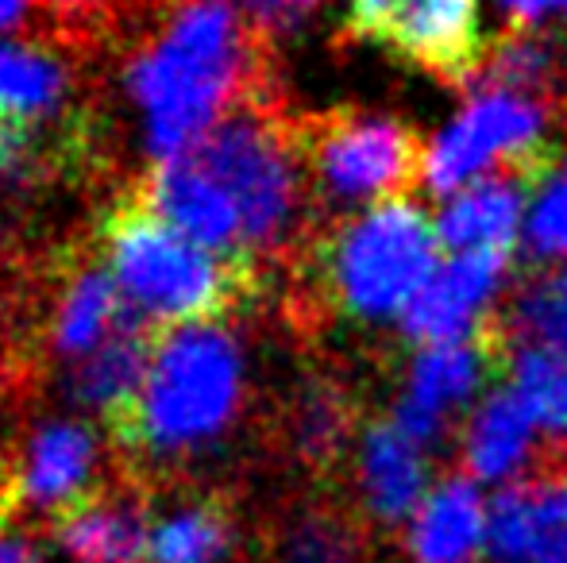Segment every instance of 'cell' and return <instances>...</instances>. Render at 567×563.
<instances>
[{
    "label": "cell",
    "mask_w": 567,
    "mask_h": 563,
    "mask_svg": "<svg viewBox=\"0 0 567 563\" xmlns=\"http://www.w3.org/2000/svg\"><path fill=\"white\" fill-rule=\"evenodd\" d=\"M267 43L231 0H171L124 66L147 155H186L236 108L267 97Z\"/></svg>",
    "instance_id": "cell-1"
},
{
    "label": "cell",
    "mask_w": 567,
    "mask_h": 563,
    "mask_svg": "<svg viewBox=\"0 0 567 563\" xmlns=\"http://www.w3.org/2000/svg\"><path fill=\"white\" fill-rule=\"evenodd\" d=\"M247 363L225 321L178 324L155 336L140 398L109 425L132 471H174L209 451L244 414Z\"/></svg>",
    "instance_id": "cell-2"
},
{
    "label": "cell",
    "mask_w": 567,
    "mask_h": 563,
    "mask_svg": "<svg viewBox=\"0 0 567 563\" xmlns=\"http://www.w3.org/2000/svg\"><path fill=\"white\" fill-rule=\"evenodd\" d=\"M101 259L127 316L155 336L178 324L225 321L259 290V267L251 259H228L194 243L166 225L143 194L124 197L109 212Z\"/></svg>",
    "instance_id": "cell-3"
},
{
    "label": "cell",
    "mask_w": 567,
    "mask_h": 563,
    "mask_svg": "<svg viewBox=\"0 0 567 563\" xmlns=\"http://www.w3.org/2000/svg\"><path fill=\"white\" fill-rule=\"evenodd\" d=\"M186 155L231 197L251 259L278 256L301 240L313 178L301 155L298 121H282L270 97L236 108Z\"/></svg>",
    "instance_id": "cell-4"
},
{
    "label": "cell",
    "mask_w": 567,
    "mask_h": 563,
    "mask_svg": "<svg viewBox=\"0 0 567 563\" xmlns=\"http://www.w3.org/2000/svg\"><path fill=\"white\" fill-rule=\"evenodd\" d=\"M436 225L410 201H386L340 220L313 248L324 305L355 324L405 316L436 274Z\"/></svg>",
    "instance_id": "cell-5"
},
{
    "label": "cell",
    "mask_w": 567,
    "mask_h": 563,
    "mask_svg": "<svg viewBox=\"0 0 567 563\" xmlns=\"http://www.w3.org/2000/svg\"><path fill=\"white\" fill-rule=\"evenodd\" d=\"M560 163V143L548 136L545 97L478 85L449 128L429 143L425 181L433 194H460L483 170H494L517 174L540 189Z\"/></svg>",
    "instance_id": "cell-6"
},
{
    "label": "cell",
    "mask_w": 567,
    "mask_h": 563,
    "mask_svg": "<svg viewBox=\"0 0 567 563\" xmlns=\"http://www.w3.org/2000/svg\"><path fill=\"white\" fill-rule=\"evenodd\" d=\"M313 189L324 205H386L425 181L429 147L405 121L367 108H329L298 121Z\"/></svg>",
    "instance_id": "cell-7"
},
{
    "label": "cell",
    "mask_w": 567,
    "mask_h": 563,
    "mask_svg": "<svg viewBox=\"0 0 567 563\" xmlns=\"http://www.w3.org/2000/svg\"><path fill=\"white\" fill-rule=\"evenodd\" d=\"M343 31L444 85H471L491 54L478 0H348Z\"/></svg>",
    "instance_id": "cell-8"
},
{
    "label": "cell",
    "mask_w": 567,
    "mask_h": 563,
    "mask_svg": "<svg viewBox=\"0 0 567 563\" xmlns=\"http://www.w3.org/2000/svg\"><path fill=\"white\" fill-rule=\"evenodd\" d=\"M509 332L498 316L483 324L475 336L455 340V344H433L421 347L405 375V390L398 398L394 421L402 425L405 436L425 448L441 444L452 428V417L463 409V402L486 383L509 367Z\"/></svg>",
    "instance_id": "cell-9"
},
{
    "label": "cell",
    "mask_w": 567,
    "mask_h": 563,
    "mask_svg": "<svg viewBox=\"0 0 567 563\" xmlns=\"http://www.w3.org/2000/svg\"><path fill=\"white\" fill-rule=\"evenodd\" d=\"M101 436L90 421L51 417L35 425L12 471L16 505L39 518H66L70 510L97 494L101 482Z\"/></svg>",
    "instance_id": "cell-10"
},
{
    "label": "cell",
    "mask_w": 567,
    "mask_h": 563,
    "mask_svg": "<svg viewBox=\"0 0 567 563\" xmlns=\"http://www.w3.org/2000/svg\"><path fill=\"white\" fill-rule=\"evenodd\" d=\"M514 251H467L436 267L433 282L402 316V336L421 347L467 340L491 321V298L502 290Z\"/></svg>",
    "instance_id": "cell-11"
},
{
    "label": "cell",
    "mask_w": 567,
    "mask_h": 563,
    "mask_svg": "<svg viewBox=\"0 0 567 563\" xmlns=\"http://www.w3.org/2000/svg\"><path fill=\"white\" fill-rule=\"evenodd\" d=\"M140 194L147 197V205L166 225H174L194 243H202V248L228 259H251L244 251V225H239V212L231 205V197L189 155L166 158V163L151 166Z\"/></svg>",
    "instance_id": "cell-12"
},
{
    "label": "cell",
    "mask_w": 567,
    "mask_h": 563,
    "mask_svg": "<svg viewBox=\"0 0 567 563\" xmlns=\"http://www.w3.org/2000/svg\"><path fill=\"white\" fill-rule=\"evenodd\" d=\"M567 549V475L560 463L502 487L491 505L486 552L498 563H537Z\"/></svg>",
    "instance_id": "cell-13"
},
{
    "label": "cell",
    "mask_w": 567,
    "mask_h": 563,
    "mask_svg": "<svg viewBox=\"0 0 567 563\" xmlns=\"http://www.w3.org/2000/svg\"><path fill=\"white\" fill-rule=\"evenodd\" d=\"M151 502L143 482L101 487L78 510L54 521L59 549L74 563H147L151 556Z\"/></svg>",
    "instance_id": "cell-14"
},
{
    "label": "cell",
    "mask_w": 567,
    "mask_h": 563,
    "mask_svg": "<svg viewBox=\"0 0 567 563\" xmlns=\"http://www.w3.org/2000/svg\"><path fill=\"white\" fill-rule=\"evenodd\" d=\"M359 502L379 525H398L413 518L429 494V463L421 444L402 432L394 417H374L359 428L355 451Z\"/></svg>",
    "instance_id": "cell-15"
},
{
    "label": "cell",
    "mask_w": 567,
    "mask_h": 563,
    "mask_svg": "<svg viewBox=\"0 0 567 563\" xmlns=\"http://www.w3.org/2000/svg\"><path fill=\"white\" fill-rule=\"evenodd\" d=\"M491 510L471 475H444L405 529L413 563H475L486 549Z\"/></svg>",
    "instance_id": "cell-16"
},
{
    "label": "cell",
    "mask_w": 567,
    "mask_h": 563,
    "mask_svg": "<svg viewBox=\"0 0 567 563\" xmlns=\"http://www.w3.org/2000/svg\"><path fill=\"white\" fill-rule=\"evenodd\" d=\"M70 93L74 77L59 51L0 39V128L39 143L54 121L66 116Z\"/></svg>",
    "instance_id": "cell-17"
},
{
    "label": "cell",
    "mask_w": 567,
    "mask_h": 563,
    "mask_svg": "<svg viewBox=\"0 0 567 563\" xmlns=\"http://www.w3.org/2000/svg\"><path fill=\"white\" fill-rule=\"evenodd\" d=\"M529 194L533 186L517 174H491V178L463 186L460 194L449 197L436 220L441 248H449L452 256L514 251Z\"/></svg>",
    "instance_id": "cell-18"
},
{
    "label": "cell",
    "mask_w": 567,
    "mask_h": 563,
    "mask_svg": "<svg viewBox=\"0 0 567 563\" xmlns=\"http://www.w3.org/2000/svg\"><path fill=\"white\" fill-rule=\"evenodd\" d=\"M151 352H155V332H147L140 321H127L93 355L70 363L66 398L74 406L90 409L93 417H101L109 428L140 398V386L151 367Z\"/></svg>",
    "instance_id": "cell-19"
},
{
    "label": "cell",
    "mask_w": 567,
    "mask_h": 563,
    "mask_svg": "<svg viewBox=\"0 0 567 563\" xmlns=\"http://www.w3.org/2000/svg\"><path fill=\"white\" fill-rule=\"evenodd\" d=\"M529 409L522 406L509 386H494L478 409L463 425L460 440V463L475 482H502L509 475L525 471L537 440Z\"/></svg>",
    "instance_id": "cell-20"
},
{
    "label": "cell",
    "mask_w": 567,
    "mask_h": 563,
    "mask_svg": "<svg viewBox=\"0 0 567 563\" xmlns=\"http://www.w3.org/2000/svg\"><path fill=\"white\" fill-rule=\"evenodd\" d=\"M236 510L220 494H182L155 505L147 563H220L236 549Z\"/></svg>",
    "instance_id": "cell-21"
},
{
    "label": "cell",
    "mask_w": 567,
    "mask_h": 563,
    "mask_svg": "<svg viewBox=\"0 0 567 563\" xmlns=\"http://www.w3.org/2000/svg\"><path fill=\"white\" fill-rule=\"evenodd\" d=\"M127 321L132 316H127L113 274L105 267H82L59 293L51 321V352L66 363H78L97 352L105 340H113Z\"/></svg>",
    "instance_id": "cell-22"
},
{
    "label": "cell",
    "mask_w": 567,
    "mask_h": 563,
    "mask_svg": "<svg viewBox=\"0 0 567 563\" xmlns=\"http://www.w3.org/2000/svg\"><path fill=\"white\" fill-rule=\"evenodd\" d=\"M267 563H371L359 521L337 502H301L278 518Z\"/></svg>",
    "instance_id": "cell-23"
},
{
    "label": "cell",
    "mask_w": 567,
    "mask_h": 563,
    "mask_svg": "<svg viewBox=\"0 0 567 563\" xmlns=\"http://www.w3.org/2000/svg\"><path fill=\"white\" fill-rule=\"evenodd\" d=\"M351 428H355V406H351L348 390L329 378L306 383L286 406V444L309 471L337 467L351 440Z\"/></svg>",
    "instance_id": "cell-24"
},
{
    "label": "cell",
    "mask_w": 567,
    "mask_h": 563,
    "mask_svg": "<svg viewBox=\"0 0 567 563\" xmlns=\"http://www.w3.org/2000/svg\"><path fill=\"white\" fill-rule=\"evenodd\" d=\"M509 390L529 409L537 432L567 436V355L525 344L509 359Z\"/></svg>",
    "instance_id": "cell-25"
},
{
    "label": "cell",
    "mask_w": 567,
    "mask_h": 563,
    "mask_svg": "<svg viewBox=\"0 0 567 563\" xmlns=\"http://www.w3.org/2000/svg\"><path fill=\"white\" fill-rule=\"evenodd\" d=\"M506 332L529 347L567 355V263L548 267L540 279H533L517 293Z\"/></svg>",
    "instance_id": "cell-26"
},
{
    "label": "cell",
    "mask_w": 567,
    "mask_h": 563,
    "mask_svg": "<svg viewBox=\"0 0 567 563\" xmlns=\"http://www.w3.org/2000/svg\"><path fill=\"white\" fill-rule=\"evenodd\" d=\"M525 256L567 259V158L537 189V201L525 217Z\"/></svg>",
    "instance_id": "cell-27"
},
{
    "label": "cell",
    "mask_w": 567,
    "mask_h": 563,
    "mask_svg": "<svg viewBox=\"0 0 567 563\" xmlns=\"http://www.w3.org/2000/svg\"><path fill=\"white\" fill-rule=\"evenodd\" d=\"M259 35H293L317 15L324 0H236Z\"/></svg>",
    "instance_id": "cell-28"
},
{
    "label": "cell",
    "mask_w": 567,
    "mask_h": 563,
    "mask_svg": "<svg viewBox=\"0 0 567 563\" xmlns=\"http://www.w3.org/2000/svg\"><path fill=\"white\" fill-rule=\"evenodd\" d=\"M47 4H51L70 28H90V23L101 20L116 0H47Z\"/></svg>",
    "instance_id": "cell-29"
},
{
    "label": "cell",
    "mask_w": 567,
    "mask_h": 563,
    "mask_svg": "<svg viewBox=\"0 0 567 563\" xmlns=\"http://www.w3.org/2000/svg\"><path fill=\"white\" fill-rule=\"evenodd\" d=\"M0 563H43L39 541L31 533H0Z\"/></svg>",
    "instance_id": "cell-30"
},
{
    "label": "cell",
    "mask_w": 567,
    "mask_h": 563,
    "mask_svg": "<svg viewBox=\"0 0 567 563\" xmlns=\"http://www.w3.org/2000/svg\"><path fill=\"white\" fill-rule=\"evenodd\" d=\"M514 23H537V15L553 12V8H567V0H502Z\"/></svg>",
    "instance_id": "cell-31"
},
{
    "label": "cell",
    "mask_w": 567,
    "mask_h": 563,
    "mask_svg": "<svg viewBox=\"0 0 567 563\" xmlns=\"http://www.w3.org/2000/svg\"><path fill=\"white\" fill-rule=\"evenodd\" d=\"M39 4H43V0H0V31L28 23Z\"/></svg>",
    "instance_id": "cell-32"
},
{
    "label": "cell",
    "mask_w": 567,
    "mask_h": 563,
    "mask_svg": "<svg viewBox=\"0 0 567 563\" xmlns=\"http://www.w3.org/2000/svg\"><path fill=\"white\" fill-rule=\"evenodd\" d=\"M537 563H567V549L553 552V556H545V560H537Z\"/></svg>",
    "instance_id": "cell-33"
}]
</instances>
